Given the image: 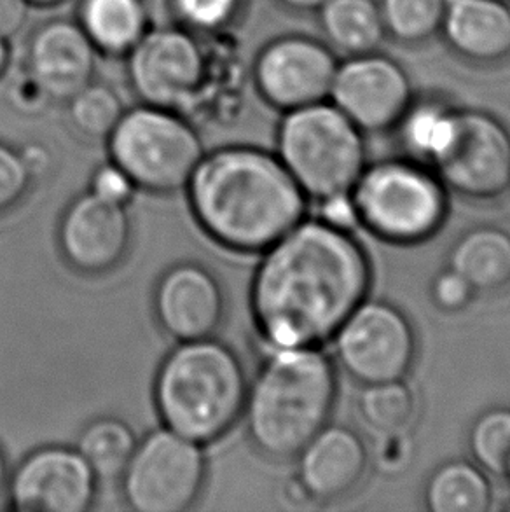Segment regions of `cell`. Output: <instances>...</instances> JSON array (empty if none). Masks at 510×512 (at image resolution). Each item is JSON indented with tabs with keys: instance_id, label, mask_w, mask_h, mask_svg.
I'll list each match as a JSON object with an SVG mask.
<instances>
[{
	"instance_id": "14",
	"label": "cell",
	"mask_w": 510,
	"mask_h": 512,
	"mask_svg": "<svg viewBox=\"0 0 510 512\" xmlns=\"http://www.w3.org/2000/svg\"><path fill=\"white\" fill-rule=\"evenodd\" d=\"M7 485L9 506L18 512H86L98 493V478L83 455L63 446L30 453Z\"/></svg>"
},
{
	"instance_id": "19",
	"label": "cell",
	"mask_w": 510,
	"mask_h": 512,
	"mask_svg": "<svg viewBox=\"0 0 510 512\" xmlns=\"http://www.w3.org/2000/svg\"><path fill=\"white\" fill-rule=\"evenodd\" d=\"M441 28L449 46L472 62L510 55V7L504 0H446Z\"/></svg>"
},
{
	"instance_id": "12",
	"label": "cell",
	"mask_w": 510,
	"mask_h": 512,
	"mask_svg": "<svg viewBox=\"0 0 510 512\" xmlns=\"http://www.w3.org/2000/svg\"><path fill=\"white\" fill-rule=\"evenodd\" d=\"M329 97L360 132L380 133L397 126L413 88L399 63L373 51L338 63Z\"/></svg>"
},
{
	"instance_id": "36",
	"label": "cell",
	"mask_w": 510,
	"mask_h": 512,
	"mask_svg": "<svg viewBox=\"0 0 510 512\" xmlns=\"http://www.w3.org/2000/svg\"><path fill=\"white\" fill-rule=\"evenodd\" d=\"M149 28L180 27L177 0H140Z\"/></svg>"
},
{
	"instance_id": "28",
	"label": "cell",
	"mask_w": 510,
	"mask_h": 512,
	"mask_svg": "<svg viewBox=\"0 0 510 512\" xmlns=\"http://www.w3.org/2000/svg\"><path fill=\"white\" fill-rule=\"evenodd\" d=\"M467 446L472 462L488 474L505 478L510 464V408L497 406L477 416L470 425Z\"/></svg>"
},
{
	"instance_id": "24",
	"label": "cell",
	"mask_w": 510,
	"mask_h": 512,
	"mask_svg": "<svg viewBox=\"0 0 510 512\" xmlns=\"http://www.w3.org/2000/svg\"><path fill=\"white\" fill-rule=\"evenodd\" d=\"M133 430L118 418H100L90 423L79 437L77 451L100 479H118L137 450Z\"/></svg>"
},
{
	"instance_id": "8",
	"label": "cell",
	"mask_w": 510,
	"mask_h": 512,
	"mask_svg": "<svg viewBox=\"0 0 510 512\" xmlns=\"http://www.w3.org/2000/svg\"><path fill=\"white\" fill-rule=\"evenodd\" d=\"M207 474L201 444L166 427L154 430L121 474L123 499L137 512H186L200 500Z\"/></svg>"
},
{
	"instance_id": "25",
	"label": "cell",
	"mask_w": 510,
	"mask_h": 512,
	"mask_svg": "<svg viewBox=\"0 0 510 512\" xmlns=\"http://www.w3.org/2000/svg\"><path fill=\"white\" fill-rule=\"evenodd\" d=\"M455 121V109L435 100L411 102L395 128L411 158L430 165L448 144Z\"/></svg>"
},
{
	"instance_id": "11",
	"label": "cell",
	"mask_w": 510,
	"mask_h": 512,
	"mask_svg": "<svg viewBox=\"0 0 510 512\" xmlns=\"http://www.w3.org/2000/svg\"><path fill=\"white\" fill-rule=\"evenodd\" d=\"M131 90L142 104L179 112L200 91L205 53L186 28H149L126 53Z\"/></svg>"
},
{
	"instance_id": "22",
	"label": "cell",
	"mask_w": 510,
	"mask_h": 512,
	"mask_svg": "<svg viewBox=\"0 0 510 512\" xmlns=\"http://www.w3.org/2000/svg\"><path fill=\"white\" fill-rule=\"evenodd\" d=\"M423 504L430 512L490 511L493 486L488 472L472 460H448L428 476Z\"/></svg>"
},
{
	"instance_id": "34",
	"label": "cell",
	"mask_w": 510,
	"mask_h": 512,
	"mask_svg": "<svg viewBox=\"0 0 510 512\" xmlns=\"http://www.w3.org/2000/svg\"><path fill=\"white\" fill-rule=\"evenodd\" d=\"M318 203H320L318 219L331 224L334 228L345 229L352 233L353 229L359 228V217L353 205L352 194H336Z\"/></svg>"
},
{
	"instance_id": "26",
	"label": "cell",
	"mask_w": 510,
	"mask_h": 512,
	"mask_svg": "<svg viewBox=\"0 0 510 512\" xmlns=\"http://www.w3.org/2000/svg\"><path fill=\"white\" fill-rule=\"evenodd\" d=\"M357 408L360 418L380 434H404L416 418L418 402L404 380L362 385Z\"/></svg>"
},
{
	"instance_id": "9",
	"label": "cell",
	"mask_w": 510,
	"mask_h": 512,
	"mask_svg": "<svg viewBox=\"0 0 510 512\" xmlns=\"http://www.w3.org/2000/svg\"><path fill=\"white\" fill-rule=\"evenodd\" d=\"M331 341L339 367L360 385L406 380L418 352L406 313L383 299H364Z\"/></svg>"
},
{
	"instance_id": "31",
	"label": "cell",
	"mask_w": 510,
	"mask_h": 512,
	"mask_svg": "<svg viewBox=\"0 0 510 512\" xmlns=\"http://www.w3.org/2000/svg\"><path fill=\"white\" fill-rule=\"evenodd\" d=\"M32 180L20 151L0 142V214L16 207L27 196Z\"/></svg>"
},
{
	"instance_id": "40",
	"label": "cell",
	"mask_w": 510,
	"mask_h": 512,
	"mask_svg": "<svg viewBox=\"0 0 510 512\" xmlns=\"http://www.w3.org/2000/svg\"><path fill=\"white\" fill-rule=\"evenodd\" d=\"M9 58H11V51H9V41L0 37V77L4 76V72L9 65Z\"/></svg>"
},
{
	"instance_id": "7",
	"label": "cell",
	"mask_w": 510,
	"mask_h": 512,
	"mask_svg": "<svg viewBox=\"0 0 510 512\" xmlns=\"http://www.w3.org/2000/svg\"><path fill=\"white\" fill-rule=\"evenodd\" d=\"M109 154L137 189L172 194L187 189L205 156L200 133L179 112L142 104L125 111L109 135Z\"/></svg>"
},
{
	"instance_id": "20",
	"label": "cell",
	"mask_w": 510,
	"mask_h": 512,
	"mask_svg": "<svg viewBox=\"0 0 510 512\" xmlns=\"http://www.w3.org/2000/svg\"><path fill=\"white\" fill-rule=\"evenodd\" d=\"M446 261L477 294L504 291L510 285V231L493 224L467 229L451 245Z\"/></svg>"
},
{
	"instance_id": "33",
	"label": "cell",
	"mask_w": 510,
	"mask_h": 512,
	"mask_svg": "<svg viewBox=\"0 0 510 512\" xmlns=\"http://www.w3.org/2000/svg\"><path fill=\"white\" fill-rule=\"evenodd\" d=\"M135 189L137 187L131 182L130 177L114 163L98 168L95 177L91 180L93 193L121 205H128V201L135 194Z\"/></svg>"
},
{
	"instance_id": "37",
	"label": "cell",
	"mask_w": 510,
	"mask_h": 512,
	"mask_svg": "<svg viewBox=\"0 0 510 512\" xmlns=\"http://www.w3.org/2000/svg\"><path fill=\"white\" fill-rule=\"evenodd\" d=\"M20 154L28 173L32 175V179L41 177L51 168V156L42 146H37V144L35 146H27L23 151H20Z\"/></svg>"
},
{
	"instance_id": "39",
	"label": "cell",
	"mask_w": 510,
	"mask_h": 512,
	"mask_svg": "<svg viewBox=\"0 0 510 512\" xmlns=\"http://www.w3.org/2000/svg\"><path fill=\"white\" fill-rule=\"evenodd\" d=\"M9 483V465H7L6 453L0 448V495Z\"/></svg>"
},
{
	"instance_id": "32",
	"label": "cell",
	"mask_w": 510,
	"mask_h": 512,
	"mask_svg": "<svg viewBox=\"0 0 510 512\" xmlns=\"http://www.w3.org/2000/svg\"><path fill=\"white\" fill-rule=\"evenodd\" d=\"M428 294L432 305L446 313L462 312L472 305L477 296L474 287L449 266L435 273L428 287Z\"/></svg>"
},
{
	"instance_id": "18",
	"label": "cell",
	"mask_w": 510,
	"mask_h": 512,
	"mask_svg": "<svg viewBox=\"0 0 510 512\" xmlns=\"http://www.w3.org/2000/svg\"><path fill=\"white\" fill-rule=\"evenodd\" d=\"M97 58L98 49L77 21H48L28 41L27 74L48 100L67 102L93 81Z\"/></svg>"
},
{
	"instance_id": "35",
	"label": "cell",
	"mask_w": 510,
	"mask_h": 512,
	"mask_svg": "<svg viewBox=\"0 0 510 512\" xmlns=\"http://www.w3.org/2000/svg\"><path fill=\"white\" fill-rule=\"evenodd\" d=\"M28 0H0V37L11 41L27 25L30 16Z\"/></svg>"
},
{
	"instance_id": "15",
	"label": "cell",
	"mask_w": 510,
	"mask_h": 512,
	"mask_svg": "<svg viewBox=\"0 0 510 512\" xmlns=\"http://www.w3.org/2000/svg\"><path fill=\"white\" fill-rule=\"evenodd\" d=\"M58 242L65 261L84 275H104L123 263L131 243L126 205L98 196L77 198L60 222Z\"/></svg>"
},
{
	"instance_id": "13",
	"label": "cell",
	"mask_w": 510,
	"mask_h": 512,
	"mask_svg": "<svg viewBox=\"0 0 510 512\" xmlns=\"http://www.w3.org/2000/svg\"><path fill=\"white\" fill-rule=\"evenodd\" d=\"M338 62L322 42L289 35L262 49L254 65L261 97L280 111L324 102L331 93Z\"/></svg>"
},
{
	"instance_id": "6",
	"label": "cell",
	"mask_w": 510,
	"mask_h": 512,
	"mask_svg": "<svg viewBox=\"0 0 510 512\" xmlns=\"http://www.w3.org/2000/svg\"><path fill=\"white\" fill-rule=\"evenodd\" d=\"M276 156L311 200L352 193L367 165L366 140L336 105H304L285 112Z\"/></svg>"
},
{
	"instance_id": "16",
	"label": "cell",
	"mask_w": 510,
	"mask_h": 512,
	"mask_svg": "<svg viewBox=\"0 0 510 512\" xmlns=\"http://www.w3.org/2000/svg\"><path fill=\"white\" fill-rule=\"evenodd\" d=\"M154 313L159 326L173 340H207L222 326L226 298L219 280L207 268L182 263L159 280Z\"/></svg>"
},
{
	"instance_id": "17",
	"label": "cell",
	"mask_w": 510,
	"mask_h": 512,
	"mask_svg": "<svg viewBox=\"0 0 510 512\" xmlns=\"http://www.w3.org/2000/svg\"><path fill=\"white\" fill-rule=\"evenodd\" d=\"M296 458L294 481L304 499L317 504H331L355 492L369 467L364 439L341 423H327Z\"/></svg>"
},
{
	"instance_id": "4",
	"label": "cell",
	"mask_w": 510,
	"mask_h": 512,
	"mask_svg": "<svg viewBox=\"0 0 510 512\" xmlns=\"http://www.w3.org/2000/svg\"><path fill=\"white\" fill-rule=\"evenodd\" d=\"M249 385L242 359L228 345L184 341L159 367L154 402L166 429L205 446L240 422Z\"/></svg>"
},
{
	"instance_id": "5",
	"label": "cell",
	"mask_w": 510,
	"mask_h": 512,
	"mask_svg": "<svg viewBox=\"0 0 510 512\" xmlns=\"http://www.w3.org/2000/svg\"><path fill=\"white\" fill-rule=\"evenodd\" d=\"M448 193L425 163L395 158L366 165L350 194L360 228L386 243L414 245L444 226Z\"/></svg>"
},
{
	"instance_id": "23",
	"label": "cell",
	"mask_w": 510,
	"mask_h": 512,
	"mask_svg": "<svg viewBox=\"0 0 510 512\" xmlns=\"http://www.w3.org/2000/svg\"><path fill=\"white\" fill-rule=\"evenodd\" d=\"M320 28L334 48L348 55H366L385 37L380 6L374 0H325Z\"/></svg>"
},
{
	"instance_id": "42",
	"label": "cell",
	"mask_w": 510,
	"mask_h": 512,
	"mask_svg": "<svg viewBox=\"0 0 510 512\" xmlns=\"http://www.w3.org/2000/svg\"><path fill=\"white\" fill-rule=\"evenodd\" d=\"M505 478L510 479V464H509V469H507V474H505Z\"/></svg>"
},
{
	"instance_id": "3",
	"label": "cell",
	"mask_w": 510,
	"mask_h": 512,
	"mask_svg": "<svg viewBox=\"0 0 510 512\" xmlns=\"http://www.w3.org/2000/svg\"><path fill=\"white\" fill-rule=\"evenodd\" d=\"M338 374L318 348L269 350L249 385L243 416L255 450L287 462L331 422Z\"/></svg>"
},
{
	"instance_id": "2",
	"label": "cell",
	"mask_w": 510,
	"mask_h": 512,
	"mask_svg": "<svg viewBox=\"0 0 510 512\" xmlns=\"http://www.w3.org/2000/svg\"><path fill=\"white\" fill-rule=\"evenodd\" d=\"M203 231L224 249L264 252L303 221L308 196L275 154L224 147L205 154L189 180Z\"/></svg>"
},
{
	"instance_id": "10",
	"label": "cell",
	"mask_w": 510,
	"mask_h": 512,
	"mask_svg": "<svg viewBox=\"0 0 510 512\" xmlns=\"http://www.w3.org/2000/svg\"><path fill=\"white\" fill-rule=\"evenodd\" d=\"M448 191L497 200L510 189V132L493 114L455 109L448 144L428 165Z\"/></svg>"
},
{
	"instance_id": "43",
	"label": "cell",
	"mask_w": 510,
	"mask_h": 512,
	"mask_svg": "<svg viewBox=\"0 0 510 512\" xmlns=\"http://www.w3.org/2000/svg\"><path fill=\"white\" fill-rule=\"evenodd\" d=\"M505 509H507V511H510V502L509 504H507V507H505Z\"/></svg>"
},
{
	"instance_id": "30",
	"label": "cell",
	"mask_w": 510,
	"mask_h": 512,
	"mask_svg": "<svg viewBox=\"0 0 510 512\" xmlns=\"http://www.w3.org/2000/svg\"><path fill=\"white\" fill-rule=\"evenodd\" d=\"M240 0H177L180 27L210 34L226 27L236 16Z\"/></svg>"
},
{
	"instance_id": "38",
	"label": "cell",
	"mask_w": 510,
	"mask_h": 512,
	"mask_svg": "<svg viewBox=\"0 0 510 512\" xmlns=\"http://www.w3.org/2000/svg\"><path fill=\"white\" fill-rule=\"evenodd\" d=\"M278 2L294 11H315L324 4L325 0H278Z\"/></svg>"
},
{
	"instance_id": "29",
	"label": "cell",
	"mask_w": 510,
	"mask_h": 512,
	"mask_svg": "<svg viewBox=\"0 0 510 512\" xmlns=\"http://www.w3.org/2000/svg\"><path fill=\"white\" fill-rule=\"evenodd\" d=\"M386 32L400 42H421L442 27L446 0H380Z\"/></svg>"
},
{
	"instance_id": "1",
	"label": "cell",
	"mask_w": 510,
	"mask_h": 512,
	"mask_svg": "<svg viewBox=\"0 0 510 512\" xmlns=\"http://www.w3.org/2000/svg\"><path fill=\"white\" fill-rule=\"evenodd\" d=\"M262 254L250 310L268 352L331 341L371 289L362 243L322 219H303Z\"/></svg>"
},
{
	"instance_id": "27",
	"label": "cell",
	"mask_w": 510,
	"mask_h": 512,
	"mask_svg": "<svg viewBox=\"0 0 510 512\" xmlns=\"http://www.w3.org/2000/svg\"><path fill=\"white\" fill-rule=\"evenodd\" d=\"M70 125L91 140L109 139L125 114V105L111 86L91 81L67 100Z\"/></svg>"
},
{
	"instance_id": "41",
	"label": "cell",
	"mask_w": 510,
	"mask_h": 512,
	"mask_svg": "<svg viewBox=\"0 0 510 512\" xmlns=\"http://www.w3.org/2000/svg\"><path fill=\"white\" fill-rule=\"evenodd\" d=\"M63 0H28V4L30 6L37 7H53L58 6V4H62Z\"/></svg>"
},
{
	"instance_id": "21",
	"label": "cell",
	"mask_w": 510,
	"mask_h": 512,
	"mask_svg": "<svg viewBox=\"0 0 510 512\" xmlns=\"http://www.w3.org/2000/svg\"><path fill=\"white\" fill-rule=\"evenodd\" d=\"M77 23L98 53L126 56L149 30L140 0H81Z\"/></svg>"
}]
</instances>
